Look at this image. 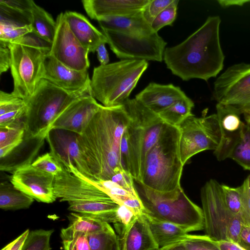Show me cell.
<instances>
[{
  "instance_id": "obj_12",
  "label": "cell",
  "mask_w": 250,
  "mask_h": 250,
  "mask_svg": "<svg viewBox=\"0 0 250 250\" xmlns=\"http://www.w3.org/2000/svg\"><path fill=\"white\" fill-rule=\"evenodd\" d=\"M200 195L206 235L217 241H227L228 228L237 216L226 205L222 184L210 179L202 188Z\"/></svg>"
},
{
  "instance_id": "obj_40",
  "label": "cell",
  "mask_w": 250,
  "mask_h": 250,
  "mask_svg": "<svg viewBox=\"0 0 250 250\" xmlns=\"http://www.w3.org/2000/svg\"><path fill=\"white\" fill-rule=\"evenodd\" d=\"M178 0L173 2L160 13L151 24L152 29L158 32L164 26L172 25L176 19L177 13Z\"/></svg>"
},
{
  "instance_id": "obj_4",
  "label": "cell",
  "mask_w": 250,
  "mask_h": 250,
  "mask_svg": "<svg viewBox=\"0 0 250 250\" xmlns=\"http://www.w3.org/2000/svg\"><path fill=\"white\" fill-rule=\"evenodd\" d=\"M91 94L90 85L76 91L64 90L42 80L26 101L25 134L31 137H46L61 113L77 99Z\"/></svg>"
},
{
  "instance_id": "obj_53",
  "label": "cell",
  "mask_w": 250,
  "mask_h": 250,
  "mask_svg": "<svg viewBox=\"0 0 250 250\" xmlns=\"http://www.w3.org/2000/svg\"><path fill=\"white\" fill-rule=\"evenodd\" d=\"M218 2L222 7H227L232 5H243L246 2H250L248 0H219Z\"/></svg>"
},
{
  "instance_id": "obj_22",
  "label": "cell",
  "mask_w": 250,
  "mask_h": 250,
  "mask_svg": "<svg viewBox=\"0 0 250 250\" xmlns=\"http://www.w3.org/2000/svg\"><path fill=\"white\" fill-rule=\"evenodd\" d=\"M187 95L172 84L150 83L135 96V99L153 112L160 113Z\"/></svg>"
},
{
  "instance_id": "obj_44",
  "label": "cell",
  "mask_w": 250,
  "mask_h": 250,
  "mask_svg": "<svg viewBox=\"0 0 250 250\" xmlns=\"http://www.w3.org/2000/svg\"><path fill=\"white\" fill-rule=\"evenodd\" d=\"M33 1L32 0H0V5L13 12L22 15L28 19Z\"/></svg>"
},
{
  "instance_id": "obj_56",
  "label": "cell",
  "mask_w": 250,
  "mask_h": 250,
  "mask_svg": "<svg viewBox=\"0 0 250 250\" xmlns=\"http://www.w3.org/2000/svg\"><path fill=\"white\" fill-rule=\"evenodd\" d=\"M246 124L250 126V112L244 114Z\"/></svg>"
},
{
  "instance_id": "obj_34",
  "label": "cell",
  "mask_w": 250,
  "mask_h": 250,
  "mask_svg": "<svg viewBox=\"0 0 250 250\" xmlns=\"http://www.w3.org/2000/svg\"><path fill=\"white\" fill-rule=\"evenodd\" d=\"M226 205L234 215L241 218L244 224V209L241 187H230L222 184Z\"/></svg>"
},
{
  "instance_id": "obj_29",
  "label": "cell",
  "mask_w": 250,
  "mask_h": 250,
  "mask_svg": "<svg viewBox=\"0 0 250 250\" xmlns=\"http://www.w3.org/2000/svg\"><path fill=\"white\" fill-rule=\"evenodd\" d=\"M34 199L16 188L10 182L0 184V208L2 209L18 210L28 208Z\"/></svg>"
},
{
  "instance_id": "obj_17",
  "label": "cell",
  "mask_w": 250,
  "mask_h": 250,
  "mask_svg": "<svg viewBox=\"0 0 250 250\" xmlns=\"http://www.w3.org/2000/svg\"><path fill=\"white\" fill-rule=\"evenodd\" d=\"M216 108L221 138L213 153L217 160L221 161L230 158L241 139L246 124L241 121L240 113L232 106L217 103Z\"/></svg>"
},
{
  "instance_id": "obj_55",
  "label": "cell",
  "mask_w": 250,
  "mask_h": 250,
  "mask_svg": "<svg viewBox=\"0 0 250 250\" xmlns=\"http://www.w3.org/2000/svg\"><path fill=\"white\" fill-rule=\"evenodd\" d=\"M111 250H121L120 244L118 236L117 240L115 244L113 245Z\"/></svg>"
},
{
  "instance_id": "obj_20",
  "label": "cell",
  "mask_w": 250,
  "mask_h": 250,
  "mask_svg": "<svg viewBox=\"0 0 250 250\" xmlns=\"http://www.w3.org/2000/svg\"><path fill=\"white\" fill-rule=\"evenodd\" d=\"M150 0H83L88 16L99 21L108 17L126 16L142 12Z\"/></svg>"
},
{
  "instance_id": "obj_32",
  "label": "cell",
  "mask_w": 250,
  "mask_h": 250,
  "mask_svg": "<svg viewBox=\"0 0 250 250\" xmlns=\"http://www.w3.org/2000/svg\"><path fill=\"white\" fill-rule=\"evenodd\" d=\"M244 169L250 171V126L246 124L241 139L230 158Z\"/></svg>"
},
{
  "instance_id": "obj_13",
  "label": "cell",
  "mask_w": 250,
  "mask_h": 250,
  "mask_svg": "<svg viewBox=\"0 0 250 250\" xmlns=\"http://www.w3.org/2000/svg\"><path fill=\"white\" fill-rule=\"evenodd\" d=\"M54 191L61 202H115L94 181L83 176L73 165L55 176Z\"/></svg>"
},
{
  "instance_id": "obj_39",
  "label": "cell",
  "mask_w": 250,
  "mask_h": 250,
  "mask_svg": "<svg viewBox=\"0 0 250 250\" xmlns=\"http://www.w3.org/2000/svg\"><path fill=\"white\" fill-rule=\"evenodd\" d=\"M32 165L36 168L55 176L62 171L63 167L50 152L38 156Z\"/></svg>"
},
{
  "instance_id": "obj_37",
  "label": "cell",
  "mask_w": 250,
  "mask_h": 250,
  "mask_svg": "<svg viewBox=\"0 0 250 250\" xmlns=\"http://www.w3.org/2000/svg\"><path fill=\"white\" fill-rule=\"evenodd\" d=\"M91 250H111L117 239L113 228L87 235Z\"/></svg>"
},
{
  "instance_id": "obj_2",
  "label": "cell",
  "mask_w": 250,
  "mask_h": 250,
  "mask_svg": "<svg viewBox=\"0 0 250 250\" xmlns=\"http://www.w3.org/2000/svg\"><path fill=\"white\" fill-rule=\"evenodd\" d=\"M219 16H209L205 23L180 44L167 47L164 61L171 73L183 81H208L222 70L225 56L220 41Z\"/></svg>"
},
{
  "instance_id": "obj_57",
  "label": "cell",
  "mask_w": 250,
  "mask_h": 250,
  "mask_svg": "<svg viewBox=\"0 0 250 250\" xmlns=\"http://www.w3.org/2000/svg\"><path fill=\"white\" fill-rule=\"evenodd\" d=\"M64 250H75L74 249L72 248H65L64 249Z\"/></svg>"
},
{
  "instance_id": "obj_49",
  "label": "cell",
  "mask_w": 250,
  "mask_h": 250,
  "mask_svg": "<svg viewBox=\"0 0 250 250\" xmlns=\"http://www.w3.org/2000/svg\"><path fill=\"white\" fill-rule=\"evenodd\" d=\"M237 244L245 250H250V226L243 224Z\"/></svg>"
},
{
  "instance_id": "obj_11",
  "label": "cell",
  "mask_w": 250,
  "mask_h": 250,
  "mask_svg": "<svg viewBox=\"0 0 250 250\" xmlns=\"http://www.w3.org/2000/svg\"><path fill=\"white\" fill-rule=\"evenodd\" d=\"M107 43L116 57L122 60H136L162 62L167 43L158 33L135 36L102 30Z\"/></svg>"
},
{
  "instance_id": "obj_28",
  "label": "cell",
  "mask_w": 250,
  "mask_h": 250,
  "mask_svg": "<svg viewBox=\"0 0 250 250\" xmlns=\"http://www.w3.org/2000/svg\"><path fill=\"white\" fill-rule=\"evenodd\" d=\"M28 21L32 33L49 43L52 42L56 30V21L49 13L34 1Z\"/></svg>"
},
{
  "instance_id": "obj_10",
  "label": "cell",
  "mask_w": 250,
  "mask_h": 250,
  "mask_svg": "<svg viewBox=\"0 0 250 250\" xmlns=\"http://www.w3.org/2000/svg\"><path fill=\"white\" fill-rule=\"evenodd\" d=\"M213 97L240 114L250 112V64L241 62L228 67L215 81Z\"/></svg>"
},
{
  "instance_id": "obj_46",
  "label": "cell",
  "mask_w": 250,
  "mask_h": 250,
  "mask_svg": "<svg viewBox=\"0 0 250 250\" xmlns=\"http://www.w3.org/2000/svg\"><path fill=\"white\" fill-rule=\"evenodd\" d=\"M26 107L0 115V127L8 126L23 120Z\"/></svg>"
},
{
  "instance_id": "obj_54",
  "label": "cell",
  "mask_w": 250,
  "mask_h": 250,
  "mask_svg": "<svg viewBox=\"0 0 250 250\" xmlns=\"http://www.w3.org/2000/svg\"><path fill=\"white\" fill-rule=\"evenodd\" d=\"M159 250H188V249L182 241L164 248H160Z\"/></svg>"
},
{
  "instance_id": "obj_50",
  "label": "cell",
  "mask_w": 250,
  "mask_h": 250,
  "mask_svg": "<svg viewBox=\"0 0 250 250\" xmlns=\"http://www.w3.org/2000/svg\"><path fill=\"white\" fill-rule=\"evenodd\" d=\"M30 230L27 229L1 250H21Z\"/></svg>"
},
{
  "instance_id": "obj_26",
  "label": "cell",
  "mask_w": 250,
  "mask_h": 250,
  "mask_svg": "<svg viewBox=\"0 0 250 250\" xmlns=\"http://www.w3.org/2000/svg\"><path fill=\"white\" fill-rule=\"evenodd\" d=\"M68 209L84 216L114 224L118 223L116 202L88 201L68 203Z\"/></svg>"
},
{
  "instance_id": "obj_41",
  "label": "cell",
  "mask_w": 250,
  "mask_h": 250,
  "mask_svg": "<svg viewBox=\"0 0 250 250\" xmlns=\"http://www.w3.org/2000/svg\"><path fill=\"white\" fill-rule=\"evenodd\" d=\"M26 102L13 92L0 91V115L26 107Z\"/></svg>"
},
{
  "instance_id": "obj_30",
  "label": "cell",
  "mask_w": 250,
  "mask_h": 250,
  "mask_svg": "<svg viewBox=\"0 0 250 250\" xmlns=\"http://www.w3.org/2000/svg\"><path fill=\"white\" fill-rule=\"evenodd\" d=\"M194 106L192 100L186 96L158 115L165 123L178 127L188 117L193 115L191 110Z\"/></svg>"
},
{
  "instance_id": "obj_9",
  "label": "cell",
  "mask_w": 250,
  "mask_h": 250,
  "mask_svg": "<svg viewBox=\"0 0 250 250\" xmlns=\"http://www.w3.org/2000/svg\"><path fill=\"white\" fill-rule=\"evenodd\" d=\"M178 127L179 152L184 166L196 154L207 150H215L219 146L221 134L216 114L200 118L193 114Z\"/></svg>"
},
{
  "instance_id": "obj_15",
  "label": "cell",
  "mask_w": 250,
  "mask_h": 250,
  "mask_svg": "<svg viewBox=\"0 0 250 250\" xmlns=\"http://www.w3.org/2000/svg\"><path fill=\"white\" fill-rule=\"evenodd\" d=\"M78 134L69 131L52 129L47 134L50 152L66 169L73 165L87 178L94 181L87 164L82 155L77 142Z\"/></svg>"
},
{
  "instance_id": "obj_52",
  "label": "cell",
  "mask_w": 250,
  "mask_h": 250,
  "mask_svg": "<svg viewBox=\"0 0 250 250\" xmlns=\"http://www.w3.org/2000/svg\"><path fill=\"white\" fill-rule=\"evenodd\" d=\"M220 250H245L237 244L228 241H218Z\"/></svg>"
},
{
  "instance_id": "obj_16",
  "label": "cell",
  "mask_w": 250,
  "mask_h": 250,
  "mask_svg": "<svg viewBox=\"0 0 250 250\" xmlns=\"http://www.w3.org/2000/svg\"><path fill=\"white\" fill-rule=\"evenodd\" d=\"M55 176L43 172L32 164L14 172L10 182L14 186L38 202L52 203L57 198L54 191Z\"/></svg>"
},
{
  "instance_id": "obj_33",
  "label": "cell",
  "mask_w": 250,
  "mask_h": 250,
  "mask_svg": "<svg viewBox=\"0 0 250 250\" xmlns=\"http://www.w3.org/2000/svg\"><path fill=\"white\" fill-rule=\"evenodd\" d=\"M31 32L30 24L23 25L0 19V42L9 43Z\"/></svg>"
},
{
  "instance_id": "obj_42",
  "label": "cell",
  "mask_w": 250,
  "mask_h": 250,
  "mask_svg": "<svg viewBox=\"0 0 250 250\" xmlns=\"http://www.w3.org/2000/svg\"><path fill=\"white\" fill-rule=\"evenodd\" d=\"M173 1L174 0H150L143 12L144 17L151 25L157 16Z\"/></svg>"
},
{
  "instance_id": "obj_45",
  "label": "cell",
  "mask_w": 250,
  "mask_h": 250,
  "mask_svg": "<svg viewBox=\"0 0 250 250\" xmlns=\"http://www.w3.org/2000/svg\"><path fill=\"white\" fill-rule=\"evenodd\" d=\"M244 209V224L250 226V175L240 186Z\"/></svg>"
},
{
  "instance_id": "obj_18",
  "label": "cell",
  "mask_w": 250,
  "mask_h": 250,
  "mask_svg": "<svg viewBox=\"0 0 250 250\" xmlns=\"http://www.w3.org/2000/svg\"><path fill=\"white\" fill-rule=\"evenodd\" d=\"M102 105L91 94L82 97L61 113L51 129H63L80 135Z\"/></svg>"
},
{
  "instance_id": "obj_48",
  "label": "cell",
  "mask_w": 250,
  "mask_h": 250,
  "mask_svg": "<svg viewBox=\"0 0 250 250\" xmlns=\"http://www.w3.org/2000/svg\"><path fill=\"white\" fill-rule=\"evenodd\" d=\"M118 223L123 225H127L135 217L134 213L124 205H120L117 210Z\"/></svg>"
},
{
  "instance_id": "obj_25",
  "label": "cell",
  "mask_w": 250,
  "mask_h": 250,
  "mask_svg": "<svg viewBox=\"0 0 250 250\" xmlns=\"http://www.w3.org/2000/svg\"><path fill=\"white\" fill-rule=\"evenodd\" d=\"M143 12L126 16L105 17L98 21L102 30L135 36H146L155 33L144 17Z\"/></svg>"
},
{
  "instance_id": "obj_38",
  "label": "cell",
  "mask_w": 250,
  "mask_h": 250,
  "mask_svg": "<svg viewBox=\"0 0 250 250\" xmlns=\"http://www.w3.org/2000/svg\"><path fill=\"white\" fill-rule=\"evenodd\" d=\"M183 242L188 250H220L218 241L207 235L188 234Z\"/></svg>"
},
{
  "instance_id": "obj_1",
  "label": "cell",
  "mask_w": 250,
  "mask_h": 250,
  "mask_svg": "<svg viewBox=\"0 0 250 250\" xmlns=\"http://www.w3.org/2000/svg\"><path fill=\"white\" fill-rule=\"evenodd\" d=\"M129 121L124 105L113 107L102 105L82 133L78 134L79 149L94 181L110 180L116 173L124 169L121 143Z\"/></svg>"
},
{
  "instance_id": "obj_31",
  "label": "cell",
  "mask_w": 250,
  "mask_h": 250,
  "mask_svg": "<svg viewBox=\"0 0 250 250\" xmlns=\"http://www.w3.org/2000/svg\"><path fill=\"white\" fill-rule=\"evenodd\" d=\"M70 230L91 234L109 229L112 227L109 223L84 216L79 213L71 212L68 216Z\"/></svg>"
},
{
  "instance_id": "obj_24",
  "label": "cell",
  "mask_w": 250,
  "mask_h": 250,
  "mask_svg": "<svg viewBox=\"0 0 250 250\" xmlns=\"http://www.w3.org/2000/svg\"><path fill=\"white\" fill-rule=\"evenodd\" d=\"M45 140L44 137H31L25 134L22 142L9 154L0 159V170L12 174L18 168L32 164Z\"/></svg>"
},
{
  "instance_id": "obj_21",
  "label": "cell",
  "mask_w": 250,
  "mask_h": 250,
  "mask_svg": "<svg viewBox=\"0 0 250 250\" xmlns=\"http://www.w3.org/2000/svg\"><path fill=\"white\" fill-rule=\"evenodd\" d=\"M43 79L67 91H76L90 85L87 71L71 69L48 56Z\"/></svg>"
},
{
  "instance_id": "obj_7",
  "label": "cell",
  "mask_w": 250,
  "mask_h": 250,
  "mask_svg": "<svg viewBox=\"0 0 250 250\" xmlns=\"http://www.w3.org/2000/svg\"><path fill=\"white\" fill-rule=\"evenodd\" d=\"M136 183L135 188L144 207L143 211L176 224L188 232L204 229L202 209L189 199L181 186L170 191L160 192Z\"/></svg>"
},
{
  "instance_id": "obj_51",
  "label": "cell",
  "mask_w": 250,
  "mask_h": 250,
  "mask_svg": "<svg viewBox=\"0 0 250 250\" xmlns=\"http://www.w3.org/2000/svg\"><path fill=\"white\" fill-rule=\"evenodd\" d=\"M105 44H101L97 49V58L100 65H106L109 63V58L108 52L105 46Z\"/></svg>"
},
{
  "instance_id": "obj_35",
  "label": "cell",
  "mask_w": 250,
  "mask_h": 250,
  "mask_svg": "<svg viewBox=\"0 0 250 250\" xmlns=\"http://www.w3.org/2000/svg\"><path fill=\"white\" fill-rule=\"evenodd\" d=\"M54 229L30 231L21 250H51L50 238Z\"/></svg>"
},
{
  "instance_id": "obj_19",
  "label": "cell",
  "mask_w": 250,
  "mask_h": 250,
  "mask_svg": "<svg viewBox=\"0 0 250 250\" xmlns=\"http://www.w3.org/2000/svg\"><path fill=\"white\" fill-rule=\"evenodd\" d=\"M121 250H159L143 214L135 216L127 225L114 224Z\"/></svg>"
},
{
  "instance_id": "obj_47",
  "label": "cell",
  "mask_w": 250,
  "mask_h": 250,
  "mask_svg": "<svg viewBox=\"0 0 250 250\" xmlns=\"http://www.w3.org/2000/svg\"><path fill=\"white\" fill-rule=\"evenodd\" d=\"M11 56L8 43L0 42V75L10 68Z\"/></svg>"
},
{
  "instance_id": "obj_14",
  "label": "cell",
  "mask_w": 250,
  "mask_h": 250,
  "mask_svg": "<svg viewBox=\"0 0 250 250\" xmlns=\"http://www.w3.org/2000/svg\"><path fill=\"white\" fill-rule=\"evenodd\" d=\"M56 21V30L48 56L71 69L87 71L90 66L89 51L71 31L63 13L58 15Z\"/></svg>"
},
{
  "instance_id": "obj_6",
  "label": "cell",
  "mask_w": 250,
  "mask_h": 250,
  "mask_svg": "<svg viewBox=\"0 0 250 250\" xmlns=\"http://www.w3.org/2000/svg\"><path fill=\"white\" fill-rule=\"evenodd\" d=\"M145 60H122L95 67L90 82L92 96L102 105H124L147 68Z\"/></svg>"
},
{
  "instance_id": "obj_36",
  "label": "cell",
  "mask_w": 250,
  "mask_h": 250,
  "mask_svg": "<svg viewBox=\"0 0 250 250\" xmlns=\"http://www.w3.org/2000/svg\"><path fill=\"white\" fill-rule=\"evenodd\" d=\"M25 132L24 120L14 124L0 127V148L12 144H20Z\"/></svg>"
},
{
  "instance_id": "obj_43",
  "label": "cell",
  "mask_w": 250,
  "mask_h": 250,
  "mask_svg": "<svg viewBox=\"0 0 250 250\" xmlns=\"http://www.w3.org/2000/svg\"><path fill=\"white\" fill-rule=\"evenodd\" d=\"M119 185L131 193L138 195L136 190L134 179L130 173L124 169H121L116 173L110 180Z\"/></svg>"
},
{
  "instance_id": "obj_27",
  "label": "cell",
  "mask_w": 250,
  "mask_h": 250,
  "mask_svg": "<svg viewBox=\"0 0 250 250\" xmlns=\"http://www.w3.org/2000/svg\"><path fill=\"white\" fill-rule=\"evenodd\" d=\"M152 234L160 248L183 241L188 232L180 226L158 219L143 211Z\"/></svg>"
},
{
  "instance_id": "obj_23",
  "label": "cell",
  "mask_w": 250,
  "mask_h": 250,
  "mask_svg": "<svg viewBox=\"0 0 250 250\" xmlns=\"http://www.w3.org/2000/svg\"><path fill=\"white\" fill-rule=\"evenodd\" d=\"M63 15L74 35L89 53L95 52L101 44L107 43V39L103 32L83 15L74 11H66Z\"/></svg>"
},
{
  "instance_id": "obj_8",
  "label": "cell",
  "mask_w": 250,
  "mask_h": 250,
  "mask_svg": "<svg viewBox=\"0 0 250 250\" xmlns=\"http://www.w3.org/2000/svg\"><path fill=\"white\" fill-rule=\"evenodd\" d=\"M130 117L121 140V155L124 168L135 181L140 175L143 147L150 130L162 119L135 98L124 104Z\"/></svg>"
},
{
  "instance_id": "obj_5",
  "label": "cell",
  "mask_w": 250,
  "mask_h": 250,
  "mask_svg": "<svg viewBox=\"0 0 250 250\" xmlns=\"http://www.w3.org/2000/svg\"><path fill=\"white\" fill-rule=\"evenodd\" d=\"M51 45L32 32L8 43L14 83L12 92L25 101L43 80Z\"/></svg>"
},
{
  "instance_id": "obj_3",
  "label": "cell",
  "mask_w": 250,
  "mask_h": 250,
  "mask_svg": "<svg viewBox=\"0 0 250 250\" xmlns=\"http://www.w3.org/2000/svg\"><path fill=\"white\" fill-rule=\"evenodd\" d=\"M180 137L179 127L166 123L159 140L147 154L136 182L160 192L181 186L184 165L179 152Z\"/></svg>"
}]
</instances>
